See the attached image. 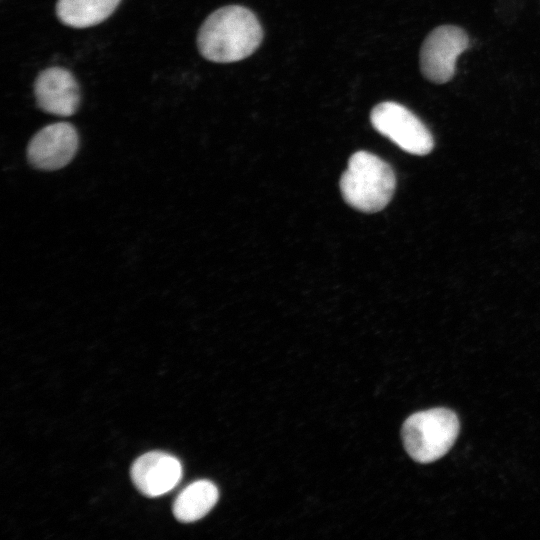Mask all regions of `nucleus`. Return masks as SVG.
Wrapping results in <instances>:
<instances>
[{"instance_id":"nucleus-1","label":"nucleus","mask_w":540,"mask_h":540,"mask_svg":"<svg viewBox=\"0 0 540 540\" xmlns=\"http://www.w3.org/2000/svg\"><path fill=\"white\" fill-rule=\"evenodd\" d=\"M263 39L262 26L244 6L228 5L211 13L201 25L197 47L207 60L230 63L250 56Z\"/></svg>"},{"instance_id":"nucleus-2","label":"nucleus","mask_w":540,"mask_h":540,"mask_svg":"<svg viewBox=\"0 0 540 540\" xmlns=\"http://www.w3.org/2000/svg\"><path fill=\"white\" fill-rule=\"evenodd\" d=\"M396 178L392 168L378 156L367 152L354 153L340 179L343 199L353 208L374 213L392 199Z\"/></svg>"},{"instance_id":"nucleus-3","label":"nucleus","mask_w":540,"mask_h":540,"mask_svg":"<svg viewBox=\"0 0 540 540\" xmlns=\"http://www.w3.org/2000/svg\"><path fill=\"white\" fill-rule=\"evenodd\" d=\"M460 429L457 415L447 408H433L409 416L401 436L408 455L416 462L430 463L453 446Z\"/></svg>"},{"instance_id":"nucleus-4","label":"nucleus","mask_w":540,"mask_h":540,"mask_svg":"<svg viewBox=\"0 0 540 540\" xmlns=\"http://www.w3.org/2000/svg\"><path fill=\"white\" fill-rule=\"evenodd\" d=\"M370 121L379 133L408 153L425 155L433 149L430 131L415 114L399 103H379L372 109Z\"/></svg>"},{"instance_id":"nucleus-5","label":"nucleus","mask_w":540,"mask_h":540,"mask_svg":"<svg viewBox=\"0 0 540 540\" xmlns=\"http://www.w3.org/2000/svg\"><path fill=\"white\" fill-rule=\"evenodd\" d=\"M468 45V36L460 27L443 25L432 30L420 50L423 76L437 84L451 80L455 74L457 58Z\"/></svg>"},{"instance_id":"nucleus-6","label":"nucleus","mask_w":540,"mask_h":540,"mask_svg":"<svg viewBox=\"0 0 540 540\" xmlns=\"http://www.w3.org/2000/svg\"><path fill=\"white\" fill-rule=\"evenodd\" d=\"M78 145L79 137L73 125L53 123L32 137L27 148L28 160L37 169L57 170L73 159Z\"/></svg>"},{"instance_id":"nucleus-7","label":"nucleus","mask_w":540,"mask_h":540,"mask_svg":"<svg viewBox=\"0 0 540 540\" xmlns=\"http://www.w3.org/2000/svg\"><path fill=\"white\" fill-rule=\"evenodd\" d=\"M34 94L40 109L58 116L74 114L80 102L76 79L61 67L43 70L35 80Z\"/></svg>"},{"instance_id":"nucleus-8","label":"nucleus","mask_w":540,"mask_h":540,"mask_svg":"<svg viewBox=\"0 0 540 540\" xmlns=\"http://www.w3.org/2000/svg\"><path fill=\"white\" fill-rule=\"evenodd\" d=\"M130 475L140 493L157 497L177 485L182 476V466L179 460L170 454L148 452L134 461Z\"/></svg>"},{"instance_id":"nucleus-9","label":"nucleus","mask_w":540,"mask_h":540,"mask_svg":"<svg viewBox=\"0 0 540 540\" xmlns=\"http://www.w3.org/2000/svg\"><path fill=\"white\" fill-rule=\"evenodd\" d=\"M218 488L209 480H198L189 484L173 503L175 518L183 523L197 521L204 517L217 503Z\"/></svg>"},{"instance_id":"nucleus-10","label":"nucleus","mask_w":540,"mask_h":540,"mask_svg":"<svg viewBox=\"0 0 540 540\" xmlns=\"http://www.w3.org/2000/svg\"><path fill=\"white\" fill-rule=\"evenodd\" d=\"M121 0H58L56 15L70 27L86 28L106 20Z\"/></svg>"}]
</instances>
